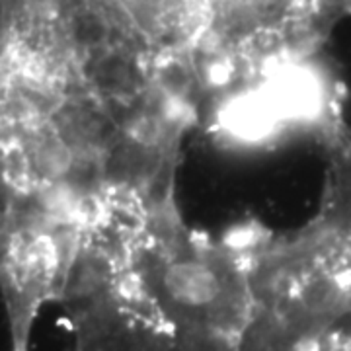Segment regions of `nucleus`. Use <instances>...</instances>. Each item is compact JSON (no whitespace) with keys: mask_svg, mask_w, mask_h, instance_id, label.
<instances>
[{"mask_svg":"<svg viewBox=\"0 0 351 351\" xmlns=\"http://www.w3.org/2000/svg\"><path fill=\"white\" fill-rule=\"evenodd\" d=\"M88 217L84 207L49 193L18 195L0 215V291L12 351L29 350L41 308L63 301Z\"/></svg>","mask_w":351,"mask_h":351,"instance_id":"20e7f679","label":"nucleus"},{"mask_svg":"<svg viewBox=\"0 0 351 351\" xmlns=\"http://www.w3.org/2000/svg\"><path fill=\"white\" fill-rule=\"evenodd\" d=\"M346 90L324 55L262 71L207 101L199 125L225 151H271L301 138L322 147L343 121Z\"/></svg>","mask_w":351,"mask_h":351,"instance_id":"7ed1b4c3","label":"nucleus"},{"mask_svg":"<svg viewBox=\"0 0 351 351\" xmlns=\"http://www.w3.org/2000/svg\"><path fill=\"white\" fill-rule=\"evenodd\" d=\"M250 234L191 226L178 197L101 203L61 301L73 351H242Z\"/></svg>","mask_w":351,"mask_h":351,"instance_id":"f257e3e1","label":"nucleus"},{"mask_svg":"<svg viewBox=\"0 0 351 351\" xmlns=\"http://www.w3.org/2000/svg\"><path fill=\"white\" fill-rule=\"evenodd\" d=\"M351 0H213L188 63L199 113L262 71L324 55Z\"/></svg>","mask_w":351,"mask_h":351,"instance_id":"f03ea898","label":"nucleus"}]
</instances>
